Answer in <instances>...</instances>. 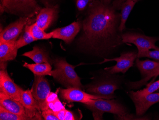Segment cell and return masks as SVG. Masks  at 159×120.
I'll list each match as a JSON object with an SVG mask.
<instances>
[{"instance_id":"6da1fadb","label":"cell","mask_w":159,"mask_h":120,"mask_svg":"<svg viewBox=\"0 0 159 120\" xmlns=\"http://www.w3.org/2000/svg\"><path fill=\"white\" fill-rule=\"evenodd\" d=\"M120 17L113 7L94 2L83 22L82 43L93 49L118 46L122 43L116 31Z\"/></svg>"},{"instance_id":"7a4b0ae2","label":"cell","mask_w":159,"mask_h":120,"mask_svg":"<svg viewBox=\"0 0 159 120\" xmlns=\"http://www.w3.org/2000/svg\"><path fill=\"white\" fill-rule=\"evenodd\" d=\"M55 69L49 72L48 75L60 82L66 87L77 88L83 89L84 86L73 66L67 62L65 59H57L54 61Z\"/></svg>"},{"instance_id":"3957f363","label":"cell","mask_w":159,"mask_h":120,"mask_svg":"<svg viewBox=\"0 0 159 120\" xmlns=\"http://www.w3.org/2000/svg\"><path fill=\"white\" fill-rule=\"evenodd\" d=\"M87 108L93 112L95 120H102L104 113H113L118 115L119 119L124 120L128 115L126 109L115 100L100 98L92 100L84 104Z\"/></svg>"},{"instance_id":"277c9868","label":"cell","mask_w":159,"mask_h":120,"mask_svg":"<svg viewBox=\"0 0 159 120\" xmlns=\"http://www.w3.org/2000/svg\"><path fill=\"white\" fill-rule=\"evenodd\" d=\"M136 65L139 69L143 78L137 82H129V87L131 89H137L146 84L153 77L159 75V62L145 60H140L138 58L136 61Z\"/></svg>"},{"instance_id":"5b68a950","label":"cell","mask_w":159,"mask_h":120,"mask_svg":"<svg viewBox=\"0 0 159 120\" xmlns=\"http://www.w3.org/2000/svg\"><path fill=\"white\" fill-rule=\"evenodd\" d=\"M120 36L123 43L135 45L138 48V54L151 49L159 50V47L155 45L156 42L159 40L158 37H151L135 33H125Z\"/></svg>"},{"instance_id":"8992f818","label":"cell","mask_w":159,"mask_h":120,"mask_svg":"<svg viewBox=\"0 0 159 120\" xmlns=\"http://www.w3.org/2000/svg\"><path fill=\"white\" fill-rule=\"evenodd\" d=\"M31 90L40 111L49 109L47 98L51 93V88L44 76L35 75L34 82Z\"/></svg>"},{"instance_id":"52a82bcc","label":"cell","mask_w":159,"mask_h":120,"mask_svg":"<svg viewBox=\"0 0 159 120\" xmlns=\"http://www.w3.org/2000/svg\"><path fill=\"white\" fill-rule=\"evenodd\" d=\"M4 9L12 13H30L38 12L40 8L35 0H2Z\"/></svg>"},{"instance_id":"ba28073f","label":"cell","mask_w":159,"mask_h":120,"mask_svg":"<svg viewBox=\"0 0 159 120\" xmlns=\"http://www.w3.org/2000/svg\"><path fill=\"white\" fill-rule=\"evenodd\" d=\"M34 14L20 17L14 23L6 27L0 34V42L16 41L23 28L28 25L31 21V17Z\"/></svg>"},{"instance_id":"9c48e42d","label":"cell","mask_w":159,"mask_h":120,"mask_svg":"<svg viewBox=\"0 0 159 120\" xmlns=\"http://www.w3.org/2000/svg\"><path fill=\"white\" fill-rule=\"evenodd\" d=\"M138 53L135 52L122 53L120 57L112 59H104V61L100 64L106 62L115 61L116 64L113 67L106 68V70L111 74H115L120 72L125 74L134 64L135 60L137 58Z\"/></svg>"},{"instance_id":"30bf717a","label":"cell","mask_w":159,"mask_h":120,"mask_svg":"<svg viewBox=\"0 0 159 120\" xmlns=\"http://www.w3.org/2000/svg\"><path fill=\"white\" fill-rule=\"evenodd\" d=\"M61 97L68 102H79L84 104L88 103L92 100H96L102 98L107 99V98L96 95L85 93L81 89L77 88H68L66 89H60Z\"/></svg>"},{"instance_id":"8fae6325","label":"cell","mask_w":159,"mask_h":120,"mask_svg":"<svg viewBox=\"0 0 159 120\" xmlns=\"http://www.w3.org/2000/svg\"><path fill=\"white\" fill-rule=\"evenodd\" d=\"M0 91L14 100L20 102L23 89L13 82L5 70L0 71Z\"/></svg>"},{"instance_id":"7c38bea8","label":"cell","mask_w":159,"mask_h":120,"mask_svg":"<svg viewBox=\"0 0 159 120\" xmlns=\"http://www.w3.org/2000/svg\"><path fill=\"white\" fill-rule=\"evenodd\" d=\"M129 97L134 103L137 116H142L151 106L159 102V93H152L144 96H138L130 92Z\"/></svg>"},{"instance_id":"4fadbf2b","label":"cell","mask_w":159,"mask_h":120,"mask_svg":"<svg viewBox=\"0 0 159 120\" xmlns=\"http://www.w3.org/2000/svg\"><path fill=\"white\" fill-rule=\"evenodd\" d=\"M118 89V85L112 80L102 81L97 84L90 85L87 91L92 94L107 98L108 100L114 98V91Z\"/></svg>"},{"instance_id":"5bb4252c","label":"cell","mask_w":159,"mask_h":120,"mask_svg":"<svg viewBox=\"0 0 159 120\" xmlns=\"http://www.w3.org/2000/svg\"><path fill=\"white\" fill-rule=\"evenodd\" d=\"M81 29V24L79 22H75L70 25L59 28L52 31V38L61 39L66 43H71L75 39Z\"/></svg>"},{"instance_id":"9a60e30c","label":"cell","mask_w":159,"mask_h":120,"mask_svg":"<svg viewBox=\"0 0 159 120\" xmlns=\"http://www.w3.org/2000/svg\"><path fill=\"white\" fill-rule=\"evenodd\" d=\"M20 103L26 110L29 116L34 120H42V117L37 112V111L39 112L41 111L32 94L31 90H22Z\"/></svg>"},{"instance_id":"2e32d148","label":"cell","mask_w":159,"mask_h":120,"mask_svg":"<svg viewBox=\"0 0 159 120\" xmlns=\"http://www.w3.org/2000/svg\"><path fill=\"white\" fill-rule=\"evenodd\" d=\"M0 106H2L9 112H11L13 113L19 114V115H27L29 116L27 113L26 110L20 102L14 100L7 95L2 91H0Z\"/></svg>"},{"instance_id":"e0dca14e","label":"cell","mask_w":159,"mask_h":120,"mask_svg":"<svg viewBox=\"0 0 159 120\" xmlns=\"http://www.w3.org/2000/svg\"><path fill=\"white\" fill-rule=\"evenodd\" d=\"M57 12L56 7H48L42 9L37 16L36 23L42 30L45 31L55 19Z\"/></svg>"},{"instance_id":"ac0fdd59","label":"cell","mask_w":159,"mask_h":120,"mask_svg":"<svg viewBox=\"0 0 159 120\" xmlns=\"http://www.w3.org/2000/svg\"><path fill=\"white\" fill-rule=\"evenodd\" d=\"M16 42H0L1 62H6L16 59L18 50L16 46Z\"/></svg>"},{"instance_id":"d6986e66","label":"cell","mask_w":159,"mask_h":120,"mask_svg":"<svg viewBox=\"0 0 159 120\" xmlns=\"http://www.w3.org/2000/svg\"><path fill=\"white\" fill-rule=\"evenodd\" d=\"M139 0H126L120 5L121 16L119 26V32H122L125 28V24L128 18L133 10L134 6Z\"/></svg>"},{"instance_id":"ffe728a7","label":"cell","mask_w":159,"mask_h":120,"mask_svg":"<svg viewBox=\"0 0 159 120\" xmlns=\"http://www.w3.org/2000/svg\"><path fill=\"white\" fill-rule=\"evenodd\" d=\"M22 55L30 58L35 63H50L48 54L37 46H34L33 50L25 53Z\"/></svg>"},{"instance_id":"44dd1931","label":"cell","mask_w":159,"mask_h":120,"mask_svg":"<svg viewBox=\"0 0 159 120\" xmlns=\"http://www.w3.org/2000/svg\"><path fill=\"white\" fill-rule=\"evenodd\" d=\"M24 67L30 70L34 75L45 76L48 75L49 72L52 70V66L50 63H35V64H29L25 63Z\"/></svg>"},{"instance_id":"7402d4cb","label":"cell","mask_w":159,"mask_h":120,"mask_svg":"<svg viewBox=\"0 0 159 120\" xmlns=\"http://www.w3.org/2000/svg\"><path fill=\"white\" fill-rule=\"evenodd\" d=\"M28 29L32 36L36 40L49 39L52 38V32L49 33H45L44 31L42 30L41 28L37 26L36 23L31 26L28 25Z\"/></svg>"},{"instance_id":"603a6c76","label":"cell","mask_w":159,"mask_h":120,"mask_svg":"<svg viewBox=\"0 0 159 120\" xmlns=\"http://www.w3.org/2000/svg\"><path fill=\"white\" fill-rule=\"evenodd\" d=\"M0 120H31L33 118L27 115H19L9 112L0 106Z\"/></svg>"},{"instance_id":"cb8c5ba5","label":"cell","mask_w":159,"mask_h":120,"mask_svg":"<svg viewBox=\"0 0 159 120\" xmlns=\"http://www.w3.org/2000/svg\"><path fill=\"white\" fill-rule=\"evenodd\" d=\"M35 41H36V40L31 35L28 29V25H27L25 27L24 34L20 37L19 39L16 41V46L18 49H19Z\"/></svg>"},{"instance_id":"d4e9b609","label":"cell","mask_w":159,"mask_h":120,"mask_svg":"<svg viewBox=\"0 0 159 120\" xmlns=\"http://www.w3.org/2000/svg\"><path fill=\"white\" fill-rule=\"evenodd\" d=\"M158 89H159V80L153 82L151 85H149L146 88L144 89L139 90L136 92L131 91V93L133 94L138 96H144L154 93Z\"/></svg>"},{"instance_id":"484cf974","label":"cell","mask_w":159,"mask_h":120,"mask_svg":"<svg viewBox=\"0 0 159 120\" xmlns=\"http://www.w3.org/2000/svg\"><path fill=\"white\" fill-rule=\"evenodd\" d=\"M148 58L154 59L159 61V50L154 49L153 50L147 51L138 54L137 58Z\"/></svg>"},{"instance_id":"4316f807","label":"cell","mask_w":159,"mask_h":120,"mask_svg":"<svg viewBox=\"0 0 159 120\" xmlns=\"http://www.w3.org/2000/svg\"><path fill=\"white\" fill-rule=\"evenodd\" d=\"M42 116L45 120H59L54 112L50 109L42 111Z\"/></svg>"},{"instance_id":"83f0119b","label":"cell","mask_w":159,"mask_h":120,"mask_svg":"<svg viewBox=\"0 0 159 120\" xmlns=\"http://www.w3.org/2000/svg\"><path fill=\"white\" fill-rule=\"evenodd\" d=\"M48 106L49 109H51L54 112H57L65 108L58 98L54 102L48 103Z\"/></svg>"},{"instance_id":"f1b7e54d","label":"cell","mask_w":159,"mask_h":120,"mask_svg":"<svg viewBox=\"0 0 159 120\" xmlns=\"http://www.w3.org/2000/svg\"><path fill=\"white\" fill-rule=\"evenodd\" d=\"M94 0H76V6L79 11H83L90 2Z\"/></svg>"},{"instance_id":"f546056e","label":"cell","mask_w":159,"mask_h":120,"mask_svg":"<svg viewBox=\"0 0 159 120\" xmlns=\"http://www.w3.org/2000/svg\"><path fill=\"white\" fill-rule=\"evenodd\" d=\"M58 98L57 91V92H55V93L51 92L47 98V104H48V103L54 102L55 100H57Z\"/></svg>"},{"instance_id":"4dcf8cb0","label":"cell","mask_w":159,"mask_h":120,"mask_svg":"<svg viewBox=\"0 0 159 120\" xmlns=\"http://www.w3.org/2000/svg\"><path fill=\"white\" fill-rule=\"evenodd\" d=\"M66 111V110L64 108V109H61L60 111L54 112V113H55V115H56L57 118H58L59 120H64Z\"/></svg>"},{"instance_id":"1f68e13d","label":"cell","mask_w":159,"mask_h":120,"mask_svg":"<svg viewBox=\"0 0 159 120\" xmlns=\"http://www.w3.org/2000/svg\"><path fill=\"white\" fill-rule=\"evenodd\" d=\"M75 118L74 116V114L70 111L67 110L66 111V115L64 117V120H75Z\"/></svg>"},{"instance_id":"d6a6232c","label":"cell","mask_w":159,"mask_h":120,"mask_svg":"<svg viewBox=\"0 0 159 120\" xmlns=\"http://www.w3.org/2000/svg\"><path fill=\"white\" fill-rule=\"evenodd\" d=\"M126 0H117L114 2V4H113V7L114 8H117L119 9L120 7V5L123 2H125Z\"/></svg>"},{"instance_id":"836d02e7","label":"cell","mask_w":159,"mask_h":120,"mask_svg":"<svg viewBox=\"0 0 159 120\" xmlns=\"http://www.w3.org/2000/svg\"><path fill=\"white\" fill-rule=\"evenodd\" d=\"M111 1V0H102V3L106 4H108V3H109Z\"/></svg>"},{"instance_id":"e575fe53","label":"cell","mask_w":159,"mask_h":120,"mask_svg":"<svg viewBox=\"0 0 159 120\" xmlns=\"http://www.w3.org/2000/svg\"><path fill=\"white\" fill-rule=\"evenodd\" d=\"M43 1H47V0H43Z\"/></svg>"}]
</instances>
